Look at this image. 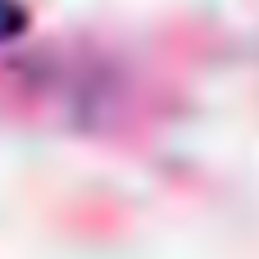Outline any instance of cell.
<instances>
[{
  "label": "cell",
  "mask_w": 259,
  "mask_h": 259,
  "mask_svg": "<svg viewBox=\"0 0 259 259\" xmlns=\"http://www.w3.org/2000/svg\"><path fill=\"white\" fill-rule=\"evenodd\" d=\"M23 27H27V9H23L18 0H0V41L18 36Z\"/></svg>",
  "instance_id": "obj_1"
}]
</instances>
